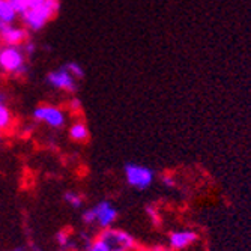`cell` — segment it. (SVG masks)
I'll return each instance as SVG.
<instances>
[{"label":"cell","mask_w":251,"mask_h":251,"mask_svg":"<svg viewBox=\"0 0 251 251\" xmlns=\"http://www.w3.org/2000/svg\"><path fill=\"white\" fill-rule=\"evenodd\" d=\"M33 118L36 121H42L45 124H49L53 128H60L65 124V116L60 110H57L53 105H42L38 107L33 113Z\"/></svg>","instance_id":"obj_6"},{"label":"cell","mask_w":251,"mask_h":251,"mask_svg":"<svg viewBox=\"0 0 251 251\" xmlns=\"http://www.w3.org/2000/svg\"><path fill=\"white\" fill-rule=\"evenodd\" d=\"M197 241V233L194 230H177L170 233L169 245L173 251L185 250L187 247L193 245Z\"/></svg>","instance_id":"obj_8"},{"label":"cell","mask_w":251,"mask_h":251,"mask_svg":"<svg viewBox=\"0 0 251 251\" xmlns=\"http://www.w3.org/2000/svg\"><path fill=\"white\" fill-rule=\"evenodd\" d=\"M146 212H148V214L151 215V218H152V220H153L155 223L158 221V212H156V211H155V209H153L152 206H149V208H146Z\"/></svg>","instance_id":"obj_16"},{"label":"cell","mask_w":251,"mask_h":251,"mask_svg":"<svg viewBox=\"0 0 251 251\" xmlns=\"http://www.w3.org/2000/svg\"><path fill=\"white\" fill-rule=\"evenodd\" d=\"M70 137H71L74 142H80V143L87 142L89 140V129H87V126L84 124L78 122V124H75V125L71 126Z\"/></svg>","instance_id":"obj_10"},{"label":"cell","mask_w":251,"mask_h":251,"mask_svg":"<svg viewBox=\"0 0 251 251\" xmlns=\"http://www.w3.org/2000/svg\"><path fill=\"white\" fill-rule=\"evenodd\" d=\"M97 241L107 251H134L137 248V241L125 230L107 227L97 236Z\"/></svg>","instance_id":"obj_1"},{"label":"cell","mask_w":251,"mask_h":251,"mask_svg":"<svg viewBox=\"0 0 251 251\" xmlns=\"http://www.w3.org/2000/svg\"><path fill=\"white\" fill-rule=\"evenodd\" d=\"M11 113L5 105V97L0 94V129H5L11 125Z\"/></svg>","instance_id":"obj_12"},{"label":"cell","mask_w":251,"mask_h":251,"mask_svg":"<svg viewBox=\"0 0 251 251\" xmlns=\"http://www.w3.org/2000/svg\"><path fill=\"white\" fill-rule=\"evenodd\" d=\"M65 68L68 71H70L74 77H77V78H83L84 77V71L81 70V68L77 65V63H68V65H65Z\"/></svg>","instance_id":"obj_14"},{"label":"cell","mask_w":251,"mask_h":251,"mask_svg":"<svg viewBox=\"0 0 251 251\" xmlns=\"http://www.w3.org/2000/svg\"><path fill=\"white\" fill-rule=\"evenodd\" d=\"M0 66L9 73H26L27 68L25 66V54L14 45L0 50Z\"/></svg>","instance_id":"obj_5"},{"label":"cell","mask_w":251,"mask_h":251,"mask_svg":"<svg viewBox=\"0 0 251 251\" xmlns=\"http://www.w3.org/2000/svg\"><path fill=\"white\" fill-rule=\"evenodd\" d=\"M63 199H65V201L68 204H71V206H74V208H80L81 204H83V196L78 194V193L68 191V193H65V197Z\"/></svg>","instance_id":"obj_13"},{"label":"cell","mask_w":251,"mask_h":251,"mask_svg":"<svg viewBox=\"0 0 251 251\" xmlns=\"http://www.w3.org/2000/svg\"><path fill=\"white\" fill-rule=\"evenodd\" d=\"M15 14L17 12L12 8L9 0H0V21L11 25V23L15 20Z\"/></svg>","instance_id":"obj_11"},{"label":"cell","mask_w":251,"mask_h":251,"mask_svg":"<svg viewBox=\"0 0 251 251\" xmlns=\"http://www.w3.org/2000/svg\"><path fill=\"white\" fill-rule=\"evenodd\" d=\"M0 140H2V132H0Z\"/></svg>","instance_id":"obj_19"},{"label":"cell","mask_w":251,"mask_h":251,"mask_svg":"<svg viewBox=\"0 0 251 251\" xmlns=\"http://www.w3.org/2000/svg\"><path fill=\"white\" fill-rule=\"evenodd\" d=\"M163 180H164V184H166V185H169V187H173V184H175L173 179H172V177H167V176H164V177H163Z\"/></svg>","instance_id":"obj_17"},{"label":"cell","mask_w":251,"mask_h":251,"mask_svg":"<svg viewBox=\"0 0 251 251\" xmlns=\"http://www.w3.org/2000/svg\"><path fill=\"white\" fill-rule=\"evenodd\" d=\"M47 81L54 86V87H59V89H63L66 92H75L77 90V84H75V80H74V75L66 70V68H60L59 71H54L51 74H49L47 77Z\"/></svg>","instance_id":"obj_7"},{"label":"cell","mask_w":251,"mask_h":251,"mask_svg":"<svg viewBox=\"0 0 251 251\" xmlns=\"http://www.w3.org/2000/svg\"><path fill=\"white\" fill-rule=\"evenodd\" d=\"M118 218V211L111 206L110 201H100L94 208L83 212V223L87 226H98L101 229L111 227Z\"/></svg>","instance_id":"obj_3"},{"label":"cell","mask_w":251,"mask_h":251,"mask_svg":"<svg viewBox=\"0 0 251 251\" xmlns=\"http://www.w3.org/2000/svg\"><path fill=\"white\" fill-rule=\"evenodd\" d=\"M87 251H107V250H105V248H104V247H102L97 239H95L92 244H90V245L87 247Z\"/></svg>","instance_id":"obj_15"},{"label":"cell","mask_w":251,"mask_h":251,"mask_svg":"<svg viewBox=\"0 0 251 251\" xmlns=\"http://www.w3.org/2000/svg\"><path fill=\"white\" fill-rule=\"evenodd\" d=\"M0 38L6 45H14L17 47L18 44H21L27 38V32L23 29H14L8 23H2L0 25Z\"/></svg>","instance_id":"obj_9"},{"label":"cell","mask_w":251,"mask_h":251,"mask_svg":"<svg viewBox=\"0 0 251 251\" xmlns=\"http://www.w3.org/2000/svg\"><path fill=\"white\" fill-rule=\"evenodd\" d=\"M125 177L131 187L137 190H146L153 182V172L146 166L128 163L125 166Z\"/></svg>","instance_id":"obj_4"},{"label":"cell","mask_w":251,"mask_h":251,"mask_svg":"<svg viewBox=\"0 0 251 251\" xmlns=\"http://www.w3.org/2000/svg\"><path fill=\"white\" fill-rule=\"evenodd\" d=\"M148 251H172V250L164 248V247H153V248H149Z\"/></svg>","instance_id":"obj_18"},{"label":"cell","mask_w":251,"mask_h":251,"mask_svg":"<svg viewBox=\"0 0 251 251\" xmlns=\"http://www.w3.org/2000/svg\"><path fill=\"white\" fill-rule=\"evenodd\" d=\"M59 0H45L42 5L29 9L21 17L27 27H30L32 30H39L47 25V21H50L59 12Z\"/></svg>","instance_id":"obj_2"}]
</instances>
